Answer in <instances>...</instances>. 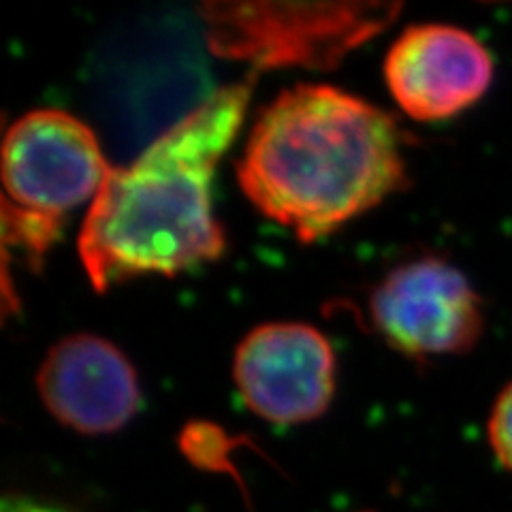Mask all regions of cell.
<instances>
[{"instance_id":"cell-7","label":"cell","mask_w":512,"mask_h":512,"mask_svg":"<svg viewBox=\"0 0 512 512\" xmlns=\"http://www.w3.org/2000/svg\"><path fill=\"white\" fill-rule=\"evenodd\" d=\"M491 52L470 30L451 24L406 28L384 58V82L406 116L451 120L474 107L493 84Z\"/></svg>"},{"instance_id":"cell-3","label":"cell","mask_w":512,"mask_h":512,"mask_svg":"<svg viewBox=\"0 0 512 512\" xmlns=\"http://www.w3.org/2000/svg\"><path fill=\"white\" fill-rule=\"evenodd\" d=\"M92 128L64 109H32L3 146L5 242L39 265L60 237L64 216L94 201L111 173Z\"/></svg>"},{"instance_id":"cell-8","label":"cell","mask_w":512,"mask_h":512,"mask_svg":"<svg viewBox=\"0 0 512 512\" xmlns=\"http://www.w3.org/2000/svg\"><path fill=\"white\" fill-rule=\"evenodd\" d=\"M41 402L58 423L99 436L122 429L139 408L135 367L99 335L77 333L47 352L37 372Z\"/></svg>"},{"instance_id":"cell-9","label":"cell","mask_w":512,"mask_h":512,"mask_svg":"<svg viewBox=\"0 0 512 512\" xmlns=\"http://www.w3.org/2000/svg\"><path fill=\"white\" fill-rule=\"evenodd\" d=\"M489 446L500 466L512 474V382L500 391L487 423Z\"/></svg>"},{"instance_id":"cell-2","label":"cell","mask_w":512,"mask_h":512,"mask_svg":"<svg viewBox=\"0 0 512 512\" xmlns=\"http://www.w3.org/2000/svg\"><path fill=\"white\" fill-rule=\"evenodd\" d=\"M402 128L333 86L299 84L256 118L237 182L265 218L314 244L408 184Z\"/></svg>"},{"instance_id":"cell-5","label":"cell","mask_w":512,"mask_h":512,"mask_svg":"<svg viewBox=\"0 0 512 512\" xmlns=\"http://www.w3.org/2000/svg\"><path fill=\"white\" fill-rule=\"evenodd\" d=\"M380 338L412 359L463 355L485 331V308L459 267L421 256L391 269L367 301Z\"/></svg>"},{"instance_id":"cell-6","label":"cell","mask_w":512,"mask_h":512,"mask_svg":"<svg viewBox=\"0 0 512 512\" xmlns=\"http://www.w3.org/2000/svg\"><path fill=\"white\" fill-rule=\"evenodd\" d=\"M233 378L244 404L276 425L318 419L335 393V355L318 329L267 323L239 342Z\"/></svg>"},{"instance_id":"cell-4","label":"cell","mask_w":512,"mask_h":512,"mask_svg":"<svg viewBox=\"0 0 512 512\" xmlns=\"http://www.w3.org/2000/svg\"><path fill=\"white\" fill-rule=\"evenodd\" d=\"M210 50L252 69L327 71L387 28L399 3H265L222 0L199 5Z\"/></svg>"},{"instance_id":"cell-10","label":"cell","mask_w":512,"mask_h":512,"mask_svg":"<svg viewBox=\"0 0 512 512\" xmlns=\"http://www.w3.org/2000/svg\"><path fill=\"white\" fill-rule=\"evenodd\" d=\"M0 512H69L56 504L26 498V495H7Z\"/></svg>"},{"instance_id":"cell-1","label":"cell","mask_w":512,"mask_h":512,"mask_svg":"<svg viewBox=\"0 0 512 512\" xmlns=\"http://www.w3.org/2000/svg\"><path fill=\"white\" fill-rule=\"evenodd\" d=\"M250 96V79L216 90L131 165L111 169L77 235L94 291L220 259L227 239L212 210V180L244 124Z\"/></svg>"}]
</instances>
